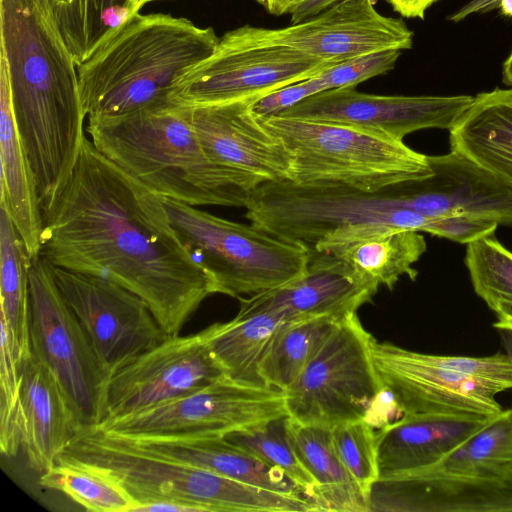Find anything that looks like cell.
Here are the masks:
<instances>
[{"instance_id": "obj_1", "label": "cell", "mask_w": 512, "mask_h": 512, "mask_svg": "<svg viewBox=\"0 0 512 512\" xmlns=\"http://www.w3.org/2000/svg\"><path fill=\"white\" fill-rule=\"evenodd\" d=\"M39 256L111 280L145 301L168 337L210 295L208 272L175 231L161 196L86 136L70 174L42 204Z\"/></svg>"}, {"instance_id": "obj_2", "label": "cell", "mask_w": 512, "mask_h": 512, "mask_svg": "<svg viewBox=\"0 0 512 512\" xmlns=\"http://www.w3.org/2000/svg\"><path fill=\"white\" fill-rule=\"evenodd\" d=\"M0 59L41 204L70 174L85 137L77 65L48 0H0Z\"/></svg>"}, {"instance_id": "obj_3", "label": "cell", "mask_w": 512, "mask_h": 512, "mask_svg": "<svg viewBox=\"0 0 512 512\" xmlns=\"http://www.w3.org/2000/svg\"><path fill=\"white\" fill-rule=\"evenodd\" d=\"M86 132L105 157L161 197L196 207L245 208L255 189L210 159L189 106L170 99L120 116L89 118Z\"/></svg>"}, {"instance_id": "obj_4", "label": "cell", "mask_w": 512, "mask_h": 512, "mask_svg": "<svg viewBox=\"0 0 512 512\" xmlns=\"http://www.w3.org/2000/svg\"><path fill=\"white\" fill-rule=\"evenodd\" d=\"M219 41L184 17L137 13L77 66L85 116L114 117L169 99L174 85Z\"/></svg>"}, {"instance_id": "obj_5", "label": "cell", "mask_w": 512, "mask_h": 512, "mask_svg": "<svg viewBox=\"0 0 512 512\" xmlns=\"http://www.w3.org/2000/svg\"><path fill=\"white\" fill-rule=\"evenodd\" d=\"M58 458L107 470L123 484L136 502L135 507L157 501H176L196 506L201 512L308 511V504L301 497L237 481L146 451L97 426L82 428Z\"/></svg>"}, {"instance_id": "obj_6", "label": "cell", "mask_w": 512, "mask_h": 512, "mask_svg": "<svg viewBox=\"0 0 512 512\" xmlns=\"http://www.w3.org/2000/svg\"><path fill=\"white\" fill-rule=\"evenodd\" d=\"M259 119L291 153V182L298 185L375 192L432 175L428 155L381 130L279 115Z\"/></svg>"}, {"instance_id": "obj_7", "label": "cell", "mask_w": 512, "mask_h": 512, "mask_svg": "<svg viewBox=\"0 0 512 512\" xmlns=\"http://www.w3.org/2000/svg\"><path fill=\"white\" fill-rule=\"evenodd\" d=\"M179 238L212 277L216 294L240 298L286 284L308 269L303 247L267 234L251 223L221 218L161 197Z\"/></svg>"}, {"instance_id": "obj_8", "label": "cell", "mask_w": 512, "mask_h": 512, "mask_svg": "<svg viewBox=\"0 0 512 512\" xmlns=\"http://www.w3.org/2000/svg\"><path fill=\"white\" fill-rule=\"evenodd\" d=\"M373 340L357 313L341 319L283 391L288 415L301 424L329 429L366 419L383 391L372 357Z\"/></svg>"}, {"instance_id": "obj_9", "label": "cell", "mask_w": 512, "mask_h": 512, "mask_svg": "<svg viewBox=\"0 0 512 512\" xmlns=\"http://www.w3.org/2000/svg\"><path fill=\"white\" fill-rule=\"evenodd\" d=\"M335 64L269 42L244 25L222 35L214 52L174 85L169 99L187 106L260 99Z\"/></svg>"}, {"instance_id": "obj_10", "label": "cell", "mask_w": 512, "mask_h": 512, "mask_svg": "<svg viewBox=\"0 0 512 512\" xmlns=\"http://www.w3.org/2000/svg\"><path fill=\"white\" fill-rule=\"evenodd\" d=\"M29 292L31 353L57 378L82 428L99 426L109 376L62 295L51 265L39 255L31 260Z\"/></svg>"}, {"instance_id": "obj_11", "label": "cell", "mask_w": 512, "mask_h": 512, "mask_svg": "<svg viewBox=\"0 0 512 512\" xmlns=\"http://www.w3.org/2000/svg\"><path fill=\"white\" fill-rule=\"evenodd\" d=\"M284 414L288 413L283 391L223 377L189 395L97 427L129 439L224 436Z\"/></svg>"}, {"instance_id": "obj_12", "label": "cell", "mask_w": 512, "mask_h": 512, "mask_svg": "<svg viewBox=\"0 0 512 512\" xmlns=\"http://www.w3.org/2000/svg\"><path fill=\"white\" fill-rule=\"evenodd\" d=\"M51 267L109 377L168 337L145 301L128 289L103 277Z\"/></svg>"}, {"instance_id": "obj_13", "label": "cell", "mask_w": 512, "mask_h": 512, "mask_svg": "<svg viewBox=\"0 0 512 512\" xmlns=\"http://www.w3.org/2000/svg\"><path fill=\"white\" fill-rule=\"evenodd\" d=\"M223 377L205 329L167 337L110 375L102 423L189 395Z\"/></svg>"}, {"instance_id": "obj_14", "label": "cell", "mask_w": 512, "mask_h": 512, "mask_svg": "<svg viewBox=\"0 0 512 512\" xmlns=\"http://www.w3.org/2000/svg\"><path fill=\"white\" fill-rule=\"evenodd\" d=\"M372 357L383 388L402 415L445 413L490 418L503 411L496 400L503 392L499 386L445 369L432 354L374 338Z\"/></svg>"}, {"instance_id": "obj_15", "label": "cell", "mask_w": 512, "mask_h": 512, "mask_svg": "<svg viewBox=\"0 0 512 512\" xmlns=\"http://www.w3.org/2000/svg\"><path fill=\"white\" fill-rule=\"evenodd\" d=\"M375 4L376 0H344L284 28H254L269 42L333 63L380 51L410 49L413 32L402 19L378 12Z\"/></svg>"}, {"instance_id": "obj_16", "label": "cell", "mask_w": 512, "mask_h": 512, "mask_svg": "<svg viewBox=\"0 0 512 512\" xmlns=\"http://www.w3.org/2000/svg\"><path fill=\"white\" fill-rule=\"evenodd\" d=\"M257 100L189 106L192 125L210 159L242 175L255 189L293 178V157L254 112Z\"/></svg>"}, {"instance_id": "obj_17", "label": "cell", "mask_w": 512, "mask_h": 512, "mask_svg": "<svg viewBox=\"0 0 512 512\" xmlns=\"http://www.w3.org/2000/svg\"><path fill=\"white\" fill-rule=\"evenodd\" d=\"M473 98L470 95H375L348 87L311 96L279 116L373 128L403 140L422 129L450 130Z\"/></svg>"}, {"instance_id": "obj_18", "label": "cell", "mask_w": 512, "mask_h": 512, "mask_svg": "<svg viewBox=\"0 0 512 512\" xmlns=\"http://www.w3.org/2000/svg\"><path fill=\"white\" fill-rule=\"evenodd\" d=\"M378 288L355 275L341 261L324 253H310L302 276L248 298L240 297L237 316L280 313L289 321L330 316L343 319L370 302Z\"/></svg>"}, {"instance_id": "obj_19", "label": "cell", "mask_w": 512, "mask_h": 512, "mask_svg": "<svg viewBox=\"0 0 512 512\" xmlns=\"http://www.w3.org/2000/svg\"><path fill=\"white\" fill-rule=\"evenodd\" d=\"M432 175L406 183L412 210L428 217L468 215L512 226V189L450 151L428 155Z\"/></svg>"}, {"instance_id": "obj_20", "label": "cell", "mask_w": 512, "mask_h": 512, "mask_svg": "<svg viewBox=\"0 0 512 512\" xmlns=\"http://www.w3.org/2000/svg\"><path fill=\"white\" fill-rule=\"evenodd\" d=\"M368 512H512V490L445 474L433 465L376 479Z\"/></svg>"}, {"instance_id": "obj_21", "label": "cell", "mask_w": 512, "mask_h": 512, "mask_svg": "<svg viewBox=\"0 0 512 512\" xmlns=\"http://www.w3.org/2000/svg\"><path fill=\"white\" fill-rule=\"evenodd\" d=\"M19 431L29 466L45 472L81 430L59 381L32 353L20 363Z\"/></svg>"}, {"instance_id": "obj_22", "label": "cell", "mask_w": 512, "mask_h": 512, "mask_svg": "<svg viewBox=\"0 0 512 512\" xmlns=\"http://www.w3.org/2000/svg\"><path fill=\"white\" fill-rule=\"evenodd\" d=\"M488 419L471 414H403L377 431L378 478L436 463Z\"/></svg>"}, {"instance_id": "obj_23", "label": "cell", "mask_w": 512, "mask_h": 512, "mask_svg": "<svg viewBox=\"0 0 512 512\" xmlns=\"http://www.w3.org/2000/svg\"><path fill=\"white\" fill-rule=\"evenodd\" d=\"M419 231L381 227L365 232L330 234L311 253L327 254L344 263L360 279L375 287L393 289L400 277H417L413 265L426 251Z\"/></svg>"}, {"instance_id": "obj_24", "label": "cell", "mask_w": 512, "mask_h": 512, "mask_svg": "<svg viewBox=\"0 0 512 512\" xmlns=\"http://www.w3.org/2000/svg\"><path fill=\"white\" fill-rule=\"evenodd\" d=\"M450 151L512 189V88L474 96L449 130Z\"/></svg>"}, {"instance_id": "obj_25", "label": "cell", "mask_w": 512, "mask_h": 512, "mask_svg": "<svg viewBox=\"0 0 512 512\" xmlns=\"http://www.w3.org/2000/svg\"><path fill=\"white\" fill-rule=\"evenodd\" d=\"M0 207L10 215L29 254L39 255L42 205L36 177L18 134L6 66L0 59Z\"/></svg>"}, {"instance_id": "obj_26", "label": "cell", "mask_w": 512, "mask_h": 512, "mask_svg": "<svg viewBox=\"0 0 512 512\" xmlns=\"http://www.w3.org/2000/svg\"><path fill=\"white\" fill-rule=\"evenodd\" d=\"M126 439L146 451L306 500L303 490L283 472L230 443L223 436Z\"/></svg>"}, {"instance_id": "obj_27", "label": "cell", "mask_w": 512, "mask_h": 512, "mask_svg": "<svg viewBox=\"0 0 512 512\" xmlns=\"http://www.w3.org/2000/svg\"><path fill=\"white\" fill-rule=\"evenodd\" d=\"M290 432L297 457L315 484L307 498L309 511L368 512L367 494L342 464L331 429L291 418Z\"/></svg>"}, {"instance_id": "obj_28", "label": "cell", "mask_w": 512, "mask_h": 512, "mask_svg": "<svg viewBox=\"0 0 512 512\" xmlns=\"http://www.w3.org/2000/svg\"><path fill=\"white\" fill-rule=\"evenodd\" d=\"M286 322L280 313L235 316L205 328L210 350L226 376L235 383L270 388L261 375V364L275 332Z\"/></svg>"}, {"instance_id": "obj_29", "label": "cell", "mask_w": 512, "mask_h": 512, "mask_svg": "<svg viewBox=\"0 0 512 512\" xmlns=\"http://www.w3.org/2000/svg\"><path fill=\"white\" fill-rule=\"evenodd\" d=\"M432 465L453 477L512 490V408L489 418Z\"/></svg>"}, {"instance_id": "obj_30", "label": "cell", "mask_w": 512, "mask_h": 512, "mask_svg": "<svg viewBox=\"0 0 512 512\" xmlns=\"http://www.w3.org/2000/svg\"><path fill=\"white\" fill-rule=\"evenodd\" d=\"M32 256L8 212L0 207V298L2 325L19 363L31 355L29 268Z\"/></svg>"}, {"instance_id": "obj_31", "label": "cell", "mask_w": 512, "mask_h": 512, "mask_svg": "<svg viewBox=\"0 0 512 512\" xmlns=\"http://www.w3.org/2000/svg\"><path fill=\"white\" fill-rule=\"evenodd\" d=\"M340 320L320 316L283 324L273 335L261 364V375L267 386L287 390Z\"/></svg>"}, {"instance_id": "obj_32", "label": "cell", "mask_w": 512, "mask_h": 512, "mask_svg": "<svg viewBox=\"0 0 512 512\" xmlns=\"http://www.w3.org/2000/svg\"><path fill=\"white\" fill-rule=\"evenodd\" d=\"M48 1L77 66L120 24L135 15L131 0Z\"/></svg>"}, {"instance_id": "obj_33", "label": "cell", "mask_w": 512, "mask_h": 512, "mask_svg": "<svg viewBox=\"0 0 512 512\" xmlns=\"http://www.w3.org/2000/svg\"><path fill=\"white\" fill-rule=\"evenodd\" d=\"M39 484L68 496L88 511L132 512L136 502L111 473L79 461L58 458Z\"/></svg>"}, {"instance_id": "obj_34", "label": "cell", "mask_w": 512, "mask_h": 512, "mask_svg": "<svg viewBox=\"0 0 512 512\" xmlns=\"http://www.w3.org/2000/svg\"><path fill=\"white\" fill-rule=\"evenodd\" d=\"M290 421V416L284 414L232 431L223 437L269 466L283 472L303 490L307 500L315 484L295 452L290 432Z\"/></svg>"}, {"instance_id": "obj_35", "label": "cell", "mask_w": 512, "mask_h": 512, "mask_svg": "<svg viewBox=\"0 0 512 512\" xmlns=\"http://www.w3.org/2000/svg\"><path fill=\"white\" fill-rule=\"evenodd\" d=\"M464 261L475 293L490 309L512 302V252L494 235L467 244Z\"/></svg>"}, {"instance_id": "obj_36", "label": "cell", "mask_w": 512, "mask_h": 512, "mask_svg": "<svg viewBox=\"0 0 512 512\" xmlns=\"http://www.w3.org/2000/svg\"><path fill=\"white\" fill-rule=\"evenodd\" d=\"M331 433L342 464L368 495L378 478L377 431L366 419H360L336 425Z\"/></svg>"}, {"instance_id": "obj_37", "label": "cell", "mask_w": 512, "mask_h": 512, "mask_svg": "<svg viewBox=\"0 0 512 512\" xmlns=\"http://www.w3.org/2000/svg\"><path fill=\"white\" fill-rule=\"evenodd\" d=\"M0 326V449L4 456L14 457L21 449L20 363L13 354L7 331Z\"/></svg>"}, {"instance_id": "obj_38", "label": "cell", "mask_w": 512, "mask_h": 512, "mask_svg": "<svg viewBox=\"0 0 512 512\" xmlns=\"http://www.w3.org/2000/svg\"><path fill=\"white\" fill-rule=\"evenodd\" d=\"M400 54V50H386L348 59L324 69L306 81L313 96L329 90L356 87L394 69Z\"/></svg>"}, {"instance_id": "obj_39", "label": "cell", "mask_w": 512, "mask_h": 512, "mask_svg": "<svg viewBox=\"0 0 512 512\" xmlns=\"http://www.w3.org/2000/svg\"><path fill=\"white\" fill-rule=\"evenodd\" d=\"M498 226L496 222L482 218L453 215L430 218L424 232L467 245L480 238L494 235Z\"/></svg>"}, {"instance_id": "obj_40", "label": "cell", "mask_w": 512, "mask_h": 512, "mask_svg": "<svg viewBox=\"0 0 512 512\" xmlns=\"http://www.w3.org/2000/svg\"><path fill=\"white\" fill-rule=\"evenodd\" d=\"M344 0H305L298 5L291 15V24L310 19Z\"/></svg>"}, {"instance_id": "obj_41", "label": "cell", "mask_w": 512, "mask_h": 512, "mask_svg": "<svg viewBox=\"0 0 512 512\" xmlns=\"http://www.w3.org/2000/svg\"><path fill=\"white\" fill-rule=\"evenodd\" d=\"M403 17L424 18L427 9L437 0H386Z\"/></svg>"}, {"instance_id": "obj_42", "label": "cell", "mask_w": 512, "mask_h": 512, "mask_svg": "<svg viewBox=\"0 0 512 512\" xmlns=\"http://www.w3.org/2000/svg\"><path fill=\"white\" fill-rule=\"evenodd\" d=\"M499 0H470L458 11L454 12L449 16V20L452 22H460L468 16L476 13H486L491 10L498 8Z\"/></svg>"}, {"instance_id": "obj_43", "label": "cell", "mask_w": 512, "mask_h": 512, "mask_svg": "<svg viewBox=\"0 0 512 512\" xmlns=\"http://www.w3.org/2000/svg\"><path fill=\"white\" fill-rule=\"evenodd\" d=\"M268 13L281 16L291 14L294 9L305 0H255Z\"/></svg>"}, {"instance_id": "obj_44", "label": "cell", "mask_w": 512, "mask_h": 512, "mask_svg": "<svg viewBox=\"0 0 512 512\" xmlns=\"http://www.w3.org/2000/svg\"><path fill=\"white\" fill-rule=\"evenodd\" d=\"M491 310L497 317L494 328L512 331V302L498 301Z\"/></svg>"}, {"instance_id": "obj_45", "label": "cell", "mask_w": 512, "mask_h": 512, "mask_svg": "<svg viewBox=\"0 0 512 512\" xmlns=\"http://www.w3.org/2000/svg\"><path fill=\"white\" fill-rule=\"evenodd\" d=\"M499 332L501 335L504 351L512 363V331L500 330Z\"/></svg>"}, {"instance_id": "obj_46", "label": "cell", "mask_w": 512, "mask_h": 512, "mask_svg": "<svg viewBox=\"0 0 512 512\" xmlns=\"http://www.w3.org/2000/svg\"><path fill=\"white\" fill-rule=\"evenodd\" d=\"M503 82L512 86V51L503 65Z\"/></svg>"}, {"instance_id": "obj_47", "label": "cell", "mask_w": 512, "mask_h": 512, "mask_svg": "<svg viewBox=\"0 0 512 512\" xmlns=\"http://www.w3.org/2000/svg\"><path fill=\"white\" fill-rule=\"evenodd\" d=\"M498 8L503 15L512 18V0H499Z\"/></svg>"}, {"instance_id": "obj_48", "label": "cell", "mask_w": 512, "mask_h": 512, "mask_svg": "<svg viewBox=\"0 0 512 512\" xmlns=\"http://www.w3.org/2000/svg\"><path fill=\"white\" fill-rule=\"evenodd\" d=\"M153 1H157V0H131L133 13L134 14L139 13L140 9L144 5H146L147 3L153 2Z\"/></svg>"}]
</instances>
